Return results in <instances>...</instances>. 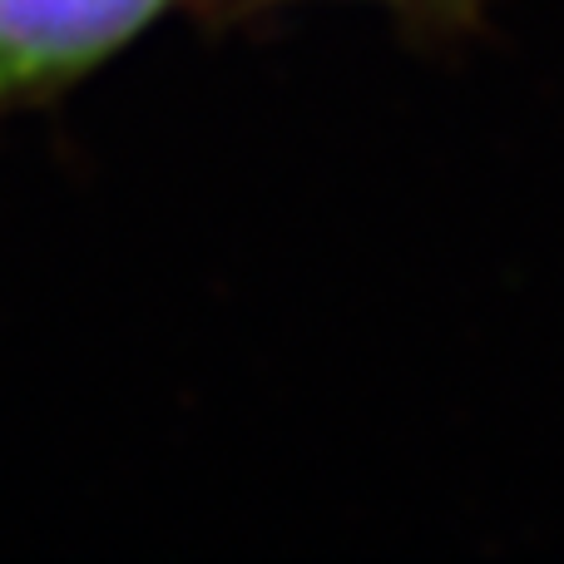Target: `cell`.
Masks as SVG:
<instances>
[{"instance_id": "7a4b0ae2", "label": "cell", "mask_w": 564, "mask_h": 564, "mask_svg": "<svg viewBox=\"0 0 564 564\" xmlns=\"http://www.w3.org/2000/svg\"><path fill=\"white\" fill-rule=\"evenodd\" d=\"M411 25L416 35H460L480 15V0H367Z\"/></svg>"}, {"instance_id": "6da1fadb", "label": "cell", "mask_w": 564, "mask_h": 564, "mask_svg": "<svg viewBox=\"0 0 564 564\" xmlns=\"http://www.w3.org/2000/svg\"><path fill=\"white\" fill-rule=\"evenodd\" d=\"M169 10L174 0H0V105L75 89Z\"/></svg>"}]
</instances>
